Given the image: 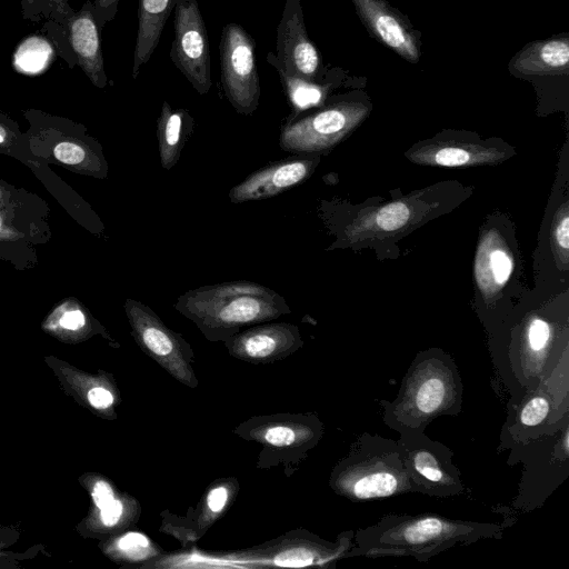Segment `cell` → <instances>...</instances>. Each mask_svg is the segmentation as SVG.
<instances>
[{"label":"cell","instance_id":"cell-1","mask_svg":"<svg viewBox=\"0 0 569 569\" xmlns=\"http://www.w3.org/2000/svg\"><path fill=\"white\" fill-rule=\"evenodd\" d=\"M502 532L499 523L451 519L436 513H391L355 532L348 558L411 557L428 561L457 545L500 539Z\"/></svg>","mask_w":569,"mask_h":569},{"label":"cell","instance_id":"cell-9","mask_svg":"<svg viewBox=\"0 0 569 569\" xmlns=\"http://www.w3.org/2000/svg\"><path fill=\"white\" fill-rule=\"evenodd\" d=\"M370 107L360 100H341L305 117H291L281 129L283 151L311 154L333 147L362 119Z\"/></svg>","mask_w":569,"mask_h":569},{"label":"cell","instance_id":"cell-27","mask_svg":"<svg viewBox=\"0 0 569 569\" xmlns=\"http://www.w3.org/2000/svg\"><path fill=\"white\" fill-rule=\"evenodd\" d=\"M53 156L57 160L66 164H79L83 162L87 157L81 146L70 141L58 143L53 149Z\"/></svg>","mask_w":569,"mask_h":569},{"label":"cell","instance_id":"cell-6","mask_svg":"<svg viewBox=\"0 0 569 569\" xmlns=\"http://www.w3.org/2000/svg\"><path fill=\"white\" fill-rule=\"evenodd\" d=\"M101 24L91 0L61 20H44L41 32L69 68L79 66L93 86L106 88L108 78L101 47Z\"/></svg>","mask_w":569,"mask_h":569},{"label":"cell","instance_id":"cell-3","mask_svg":"<svg viewBox=\"0 0 569 569\" xmlns=\"http://www.w3.org/2000/svg\"><path fill=\"white\" fill-rule=\"evenodd\" d=\"M463 383L455 360L438 349L409 365L396 398L381 400L382 420L397 431H426L437 418L462 411Z\"/></svg>","mask_w":569,"mask_h":569},{"label":"cell","instance_id":"cell-15","mask_svg":"<svg viewBox=\"0 0 569 569\" xmlns=\"http://www.w3.org/2000/svg\"><path fill=\"white\" fill-rule=\"evenodd\" d=\"M362 24L378 40L410 63L421 57V33L387 0H351Z\"/></svg>","mask_w":569,"mask_h":569},{"label":"cell","instance_id":"cell-20","mask_svg":"<svg viewBox=\"0 0 569 569\" xmlns=\"http://www.w3.org/2000/svg\"><path fill=\"white\" fill-rule=\"evenodd\" d=\"M193 120L184 109H173L163 101L157 120V139L161 166L166 170L173 168L192 131Z\"/></svg>","mask_w":569,"mask_h":569},{"label":"cell","instance_id":"cell-5","mask_svg":"<svg viewBox=\"0 0 569 569\" xmlns=\"http://www.w3.org/2000/svg\"><path fill=\"white\" fill-rule=\"evenodd\" d=\"M323 423L313 413H279L251 417L234 433L261 446L257 466H289L305 459L323 436Z\"/></svg>","mask_w":569,"mask_h":569},{"label":"cell","instance_id":"cell-17","mask_svg":"<svg viewBox=\"0 0 569 569\" xmlns=\"http://www.w3.org/2000/svg\"><path fill=\"white\" fill-rule=\"evenodd\" d=\"M237 492V479H219L208 488L191 515L188 513L179 521L163 520L160 530L164 529L183 542L196 541L224 513Z\"/></svg>","mask_w":569,"mask_h":569},{"label":"cell","instance_id":"cell-13","mask_svg":"<svg viewBox=\"0 0 569 569\" xmlns=\"http://www.w3.org/2000/svg\"><path fill=\"white\" fill-rule=\"evenodd\" d=\"M267 59L290 76L321 81L325 73L322 60L307 33L299 0H286L277 28V56L269 52Z\"/></svg>","mask_w":569,"mask_h":569},{"label":"cell","instance_id":"cell-16","mask_svg":"<svg viewBox=\"0 0 569 569\" xmlns=\"http://www.w3.org/2000/svg\"><path fill=\"white\" fill-rule=\"evenodd\" d=\"M317 162L315 157L271 162L231 188L228 198L232 203H241L277 196L305 181Z\"/></svg>","mask_w":569,"mask_h":569},{"label":"cell","instance_id":"cell-14","mask_svg":"<svg viewBox=\"0 0 569 569\" xmlns=\"http://www.w3.org/2000/svg\"><path fill=\"white\" fill-rule=\"evenodd\" d=\"M223 343L236 359L268 365L291 356L303 346V340L297 326L267 321L241 330Z\"/></svg>","mask_w":569,"mask_h":569},{"label":"cell","instance_id":"cell-23","mask_svg":"<svg viewBox=\"0 0 569 569\" xmlns=\"http://www.w3.org/2000/svg\"><path fill=\"white\" fill-rule=\"evenodd\" d=\"M551 410L552 402L549 396L536 387L532 395L518 410L516 427H519V431L547 427L551 425Z\"/></svg>","mask_w":569,"mask_h":569},{"label":"cell","instance_id":"cell-8","mask_svg":"<svg viewBox=\"0 0 569 569\" xmlns=\"http://www.w3.org/2000/svg\"><path fill=\"white\" fill-rule=\"evenodd\" d=\"M397 439L401 458L416 493L450 498L465 492L461 471L453 462V452L432 440L425 431H405Z\"/></svg>","mask_w":569,"mask_h":569},{"label":"cell","instance_id":"cell-12","mask_svg":"<svg viewBox=\"0 0 569 569\" xmlns=\"http://www.w3.org/2000/svg\"><path fill=\"white\" fill-rule=\"evenodd\" d=\"M170 58L200 94L211 88L210 48L204 21L196 0H178Z\"/></svg>","mask_w":569,"mask_h":569},{"label":"cell","instance_id":"cell-28","mask_svg":"<svg viewBox=\"0 0 569 569\" xmlns=\"http://www.w3.org/2000/svg\"><path fill=\"white\" fill-rule=\"evenodd\" d=\"M436 163L446 167H456L471 161V154L461 148H443L433 156Z\"/></svg>","mask_w":569,"mask_h":569},{"label":"cell","instance_id":"cell-30","mask_svg":"<svg viewBox=\"0 0 569 569\" xmlns=\"http://www.w3.org/2000/svg\"><path fill=\"white\" fill-rule=\"evenodd\" d=\"M126 506L120 500L114 498L108 505L100 509V519L106 527H116L124 516Z\"/></svg>","mask_w":569,"mask_h":569},{"label":"cell","instance_id":"cell-19","mask_svg":"<svg viewBox=\"0 0 569 569\" xmlns=\"http://www.w3.org/2000/svg\"><path fill=\"white\" fill-rule=\"evenodd\" d=\"M173 0H139L138 32L133 54L132 78L147 63L159 43Z\"/></svg>","mask_w":569,"mask_h":569},{"label":"cell","instance_id":"cell-34","mask_svg":"<svg viewBox=\"0 0 569 569\" xmlns=\"http://www.w3.org/2000/svg\"><path fill=\"white\" fill-rule=\"evenodd\" d=\"M60 323L64 329L79 330L84 326L86 318L81 310L76 309V310L67 311L62 316Z\"/></svg>","mask_w":569,"mask_h":569},{"label":"cell","instance_id":"cell-29","mask_svg":"<svg viewBox=\"0 0 569 569\" xmlns=\"http://www.w3.org/2000/svg\"><path fill=\"white\" fill-rule=\"evenodd\" d=\"M490 264L496 281L498 283H505L512 268L509 257L503 251H493L490 257Z\"/></svg>","mask_w":569,"mask_h":569},{"label":"cell","instance_id":"cell-7","mask_svg":"<svg viewBox=\"0 0 569 569\" xmlns=\"http://www.w3.org/2000/svg\"><path fill=\"white\" fill-rule=\"evenodd\" d=\"M124 309L131 333L140 349L178 382L197 388L199 381L193 369L194 352L191 345L180 333L168 328L149 306L127 299Z\"/></svg>","mask_w":569,"mask_h":569},{"label":"cell","instance_id":"cell-10","mask_svg":"<svg viewBox=\"0 0 569 569\" xmlns=\"http://www.w3.org/2000/svg\"><path fill=\"white\" fill-rule=\"evenodd\" d=\"M353 535L352 530L345 531L335 541H328L299 529L254 547L243 557L263 566L335 568L339 560L348 558Z\"/></svg>","mask_w":569,"mask_h":569},{"label":"cell","instance_id":"cell-37","mask_svg":"<svg viewBox=\"0 0 569 569\" xmlns=\"http://www.w3.org/2000/svg\"><path fill=\"white\" fill-rule=\"evenodd\" d=\"M1 227H2V218L0 216V229H1Z\"/></svg>","mask_w":569,"mask_h":569},{"label":"cell","instance_id":"cell-33","mask_svg":"<svg viewBox=\"0 0 569 569\" xmlns=\"http://www.w3.org/2000/svg\"><path fill=\"white\" fill-rule=\"evenodd\" d=\"M114 492L109 482L98 480L92 490V499L96 506L101 509L114 499Z\"/></svg>","mask_w":569,"mask_h":569},{"label":"cell","instance_id":"cell-31","mask_svg":"<svg viewBox=\"0 0 569 569\" xmlns=\"http://www.w3.org/2000/svg\"><path fill=\"white\" fill-rule=\"evenodd\" d=\"M88 400L93 408L104 410L113 405L114 397L110 390L103 387H94L89 390Z\"/></svg>","mask_w":569,"mask_h":569},{"label":"cell","instance_id":"cell-32","mask_svg":"<svg viewBox=\"0 0 569 569\" xmlns=\"http://www.w3.org/2000/svg\"><path fill=\"white\" fill-rule=\"evenodd\" d=\"M119 0H92L93 9L101 27L112 20L118 10Z\"/></svg>","mask_w":569,"mask_h":569},{"label":"cell","instance_id":"cell-35","mask_svg":"<svg viewBox=\"0 0 569 569\" xmlns=\"http://www.w3.org/2000/svg\"><path fill=\"white\" fill-rule=\"evenodd\" d=\"M556 237L558 244L567 250L569 248V218L567 216L563 217L557 227Z\"/></svg>","mask_w":569,"mask_h":569},{"label":"cell","instance_id":"cell-26","mask_svg":"<svg viewBox=\"0 0 569 569\" xmlns=\"http://www.w3.org/2000/svg\"><path fill=\"white\" fill-rule=\"evenodd\" d=\"M410 217L409 208L402 202H392L382 207L376 214L378 227L393 231L403 227Z\"/></svg>","mask_w":569,"mask_h":569},{"label":"cell","instance_id":"cell-22","mask_svg":"<svg viewBox=\"0 0 569 569\" xmlns=\"http://www.w3.org/2000/svg\"><path fill=\"white\" fill-rule=\"evenodd\" d=\"M277 70L288 101L293 109L292 117L322 103L328 92V84L290 76L279 68Z\"/></svg>","mask_w":569,"mask_h":569},{"label":"cell","instance_id":"cell-25","mask_svg":"<svg viewBox=\"0 0 569 569\" xmlns=\"http://www.w3.org/2000/svg\"><path fill=\"white\" fill-rule=\"evenodd\" d=\"M22 18L30 21L61 20L73 9L68 0H20Z\"/></svg>","mask_w":569,"mask_h":569},{"label":"cell","instance_id":"cell-21","mask_svg":"<svg viewBox=\"0 0 569 569\" xmlns=\"http://www.w3.org/2000/svg\"><path fill=\"white\" fill-rule=\"evenodd\" d=\"M56 54L51 40L40 33L29 34L22 39L13 52V67L23 74H39L52 62Z\"/></svg>","mask_w":569,"mask_h":569},{"label":"cell","instance_id":"cell-24","mask_svg":"<svg viewBox=\"0 0 569 569\" xmlns=\"http://www.w3.org/2000/svg\"><path fill=\"white\" fill-rule=\"evenodd\" d=\"M121 556L131 562H146L158 558L162 552L151 539L142 532L130 531L116 541Z\"/></svg>","mask_w":569,"mask_h":569},{"label":"cell","instance_id":"cell-18","mask_svg":"<svg viewBox=\"0 0 569 569\" xmlns=\"http://www.w3.org/2000/svg\"><path fill=\"white\" fill-rule=\"evenodd\" d=\"M508 70L523 79L568 77L569 36L565 33L527 43L511 58Z\"/></svg>","mask_w":569,"mask_h":569},{"label":"cell","instance_id":"cell-11","mask_svg":"<svg viewBox=\"0 0 569 569\" xmlns=\"http://www.w3.org/2000/svg\"><path fill=\"white\" fill-rule=\"evenodd\" d=\"M253 38L238 23L223 27L220 41L221 82L237 112L250 116L261 94Z\"/></svg>","mask_w":569,"mask_h":569},{"label":"cell","instance_id":"cell-36","mask_svg":"<svg viewBox=\"0 0 569 569\" xmlns=\"http://www.w3.org/2000/svg\"><path fill=\"white\" fill-rule=\"evenodd\" d=\"M6 137H7V130L2 124H0V143L4 142Z\"/></svg>","mask_w":569,"mask_h":569},{"label":"cell","instance_id":"cell-2","mask_svg":"<svg viewBox=\"0 0 569 569\" xmlns=\"http://www.w3.org/2000/svg\"><path fill=\"white\" fill-rule=\"evenodd\" d=\"M173 308L210 342H224L246 327L291 313L281 295L249 280L190 289L178 297Z\"/></svg>","mask_w":569,"mask_h":569},{"label":"cell","instance_id":"cell-4","mask_svg":"<svg viewBox=\"0 0 569 569\" xmlns=\"http://www.w3.org/2000/svg\"><path fill=\"white\" fill-rule=\"evenodd\" d=\"M329 485L353 502L416 493L397 440L365 432L333 467Z\"/></svg>","mask_w":569,"mask_h":569}]
</instances>
